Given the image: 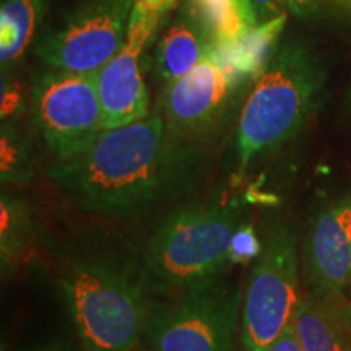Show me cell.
<instances>
[{
	"instance_id": "obj_1",
	"label": "cell",
	"mask_w": 351,
	"mask_h": 351,
	"mask_svg": "<svg viewBox=\"0 0 351 351\" xmlns=\"http://www.w3.org/2000/svg\"><path fill=\"white\" fill-rule=\"evenodd\" d=\"M205 169L204 147L179 138L155 112L104 129L86 150L54 161L47 178L82 212L132 219L186 199Z\"/></svg>"
},
{
	"instance_id": "obj_2",
	"label": "cell",
	"mask_w": 351,
	"mask_h": 351,
	"mask_svg": "<svg viewBox=\"0 0 351 351\" xmlns=\"http://www.w3.org/2000/svg\"><path fill=\"white\" fill-rule=\"evenodd\" d=\"M327 83L322 56L306 39L280 38L267 56L238 117L236 171L243 176L278 150L317 111Z\"/></svg>"
},
{
	"instance_id": "obj_3",
	"label": "cell",
	"mask_w": 351,
	"mask_h": 351,
	"mask_svg": "<svg viewBox=\"0 0 351 351\" xmlns=\"http://www.w3.org/2000/svg\"><path fill=\"white\" fill-rule=\"evenodd\" d=\"M287 20L258 25L239 41L223 43L187 75L165 83L160 114L168 129L199 147L213 143L239 117Z\"/></svg>"
},
{
	"instance_id": "obj_4",
	"label": "cell",
	"mask_w": 351,
	"mask_h": 351,
	"mask_svg": "<svg viewBox=\"0 0 351 351\" xmlns=\"http://www.w3.org/2000/svg\"><path fill=\"white\" fill-rule=\"evenodd\" d=\"M249 226L239 200H210L171 212L153 234L140 271L147 291L173 295L221 275L236 261V243Z\"/></svg>"
},
{
	"instance_id": "obj_5",
	"label": "cell",
	"mask_w": 351,
	"mask_h": 351,
	"mask_svg": "<svg viewBox=\"0 0 351 351\" xmlns=\"http://www.w3.org/2000/svg\"><path fill=\"white\" fill-rule=\"evenodd\" d=\"M60 288L83 350L137 348L152 304L142 276L109 258L85 257L67 263Z\"/></svg>"
},
{
	"instance_id": "obj_6",
	"label": "cell",
	"mask_w": 351,
	"mask_h": 351,
	"mask_svg": "<svg viewBox=\"0 0 351 351\" xmlns=\"http://www.w3.org/2000/svg\"><path fill=\"white\" fill-rule=\"evenodd\" d=\"M244 288L221 276L200 280L150 304L143 339L150 351H234Z\"/></svg>"
},
{
	"instance_id": "obj_7",
	"label": "cell",
	"mask_w": 351,
	"mask_h": 351,
	"mask_svg": "<svg viewBox=\"0 0 351 351\" xmlns=\"http://www.w3.org/2000/svg\"><path fill=\"white\" fill-rule=\"evenodd\" d=\"M300 265L296 228L274 223L244 288L241 339L245 351H267L293 324L302 296Z\"/></svg>"
},
{
	"instance_id": "obj_8",
	"label": "cell",
	"mask_w": 351,
	"mask_h": 351,
	"mask_svg": "<svg viewBox=\"0 0 351 351\" xmlns=\"http://www.w3.org/2000/svg\"><path fill=\"white\" fill-rule=\"evenodd\" d=\"M137 0H78L39 32L34 54L46 67L96 73L121 49Z\"/></svg>"
},
{
	"instance_id": "obj_9",
	"label": "cell",
	"mask_w": 351,
	"mask_h": 351,
	"mask_svg": "<svg viewBox=\"0 0 351 351\" xmlns=\"http://www.w3.org/2000/svg\"><path fill=\"white\" fill-rule=\"evenodd\" d=\"M32 112L39 137L56 161L77 156L104 130L96 73L47 67L34 77Z\"/></svg>"
},
{
	"instance_id": "obj_10",
	"label": "cell",
	"mask_w": 351,
	"mask_h": 351,
	"mask_svg": "<svg viewBox=\"0 0 351 351\" xmlns=\"http://www.w3.org/2000/svg\"><path fill=\"white\" fill-rule=\"evenodd\" d=\"M163 15L134 7L124 44L109 62L96 72L103 109V127L114 129L147 117L148 93L143 80V56L156 38Z\"/></svg>"
},
{
	"instance_id": "obj_11",
	"label": "cell",
	"mask_w": 351,
	"mask_h": 351,
	"mask_svg": "<svg viewBox=\"0 0 351 351\" xmlns=\"http://www.w3.org/2000/svg\"><path fill=\"white\" fill-rule=\"evenodd\" d=\"M306 291L343 293L351 283V189L311 219L301 245Z\"/></svg>"
},
{
	"instance_id": "obj_12",
	"label": "cell",
	"mask_w": 351,
	"mask_h": 351,
	"mask_svg": "<svg viewBox=\"0 0 351 351\" xmlns=\"http://www.w3.org/2000/svg\"><path fill=\"white\" fill-rule=\"evenodd\" d=\"M226 43L199 0H176L156 33L155 73L163 83L178 80Z\"/></svg>"
},
{
	"instance_id": "obj_13",
	"label": "cell",
	"mask_w": 351,
	"mask_h": 351,
	"mask_svg": "<svg viewBox=\"0 0 351 351\" xmlns=\"http://www.w3.org/2000/svg\"><path fill=\"white\" fill-rule=\"evenodd\" d=\"M293 327L302 351H351V301L343 293L304 291Z\"/></svg>"
},
{
	"instance_id": "obj_14",
	"label": "cell",
	"mask_w": 351,
	"mask_h": 351,
	"mask_svg": "<svg viewBox=\"0 0 351 351\" xmlns=\"http://www.w3.org/2000/svg\"><path fill=\"white\" fill-rule=\"evenodd\" d=\"M52 0H2L0 3V64L10 70L41 32Z\"/></svg>"
},
{
	"instance_id": "obj_15",
	"label": "cell",
	"mask_w": 351,
	"mask_h": 351,
	"mask_svg": "<svg viewBox=\"0 0 351 351\" xmlns=\"http://www.w3.org/2000/svg\"><path fill=\"white\" fill-rule=\"evenodd\" d=\"M2 234H0V261L2 271H10L19 265L33 241L32 207L25 200L2 192Z\"/></svg>"
},
{
	"instance_id": "obj_16",
	"label": "cell",
	"mask_w": 351,
	"mask_h": 351,
	"mask_svg": "<svg viewBox=\"0 0 351 351\" xmlns=\"http://www.w3.org/2000/svg\"><path fill=\"white\" fill-rule=\"evenodd\" d=\"M257 26L278 19H296L304 23L337 19L351 12V0H247Z\"/></svg>"
},
{
	"instance_id": "obj_17",
	"label": "cell",
	"mask_w": 351,
	"mask_h": 351,
	"mask_svg": "<svg viewBox=\"0 0 351 351\" xmlns=\"http://www.w3.org/2000/svg\"><path fill=\"white\" fill-rule=\"evenodd\" d=\"M34 155L29 138L10 121L2 124V182L23 184L33 178Z\"/></svg>"
},
{
	"instance_id": "obj_18",
	"label": "cell",
	"mask_w": 351,
	"mask_h": 351,
	"mask_svg": "<svg viewBox=\"0 0 351 351\" xmlns=\"http://www.w3.org/2000/svg\"><path fill=\"white\" fill-rule=\"evenodd\" d=\"M267 351H302L293 324L289 327L285 328V330L282 332V335H280L278 339H276L274 343L269 346V350Z\"/></svg>"
},
{
	"instance_id": "obj_19",
	"label": "cell",
	"mask_w": 351,
	"mask_h": 351,
	"mask_svg": "<svg viewBox=\"0 0 351 351\" xmlns=\"http://www.w3.org/2000/svg\"><path fill=\"white\" fill-rule=\"evenodd\" d=\"M16 351H70V346L60 337H56V339L38 340L34 343Z\"/></svg>"
},
{
	"instance_id": "obj_20",
	"label": "cell",
	"mask_w": 351,
	"mask_h": 351,
	"mask_svg": "<svg viewBox=\"0 0 351 351\" xmlns=\"http://www.w3.org/2000/svg\"><path fill=\"white\" fill-rule=\"evenodd\" d=\"M140 351H150V350H148V348H147V350H140Z\"/></svg>"
},
{
	"instance_id": "obj_21",
	"label": "cell",
	"mask_w": 351,
	"mask_h": 351,
	"mask_svg": "<svg viewBox=\"0 0 351 351\" xmlns=\"http://www.w3.org/2000/svg\"><path fill=\"white\" fill-rule=\"evenodd\" d=\"M350 287H351V283H350Z\"/></svg>"
}]
</instances>
